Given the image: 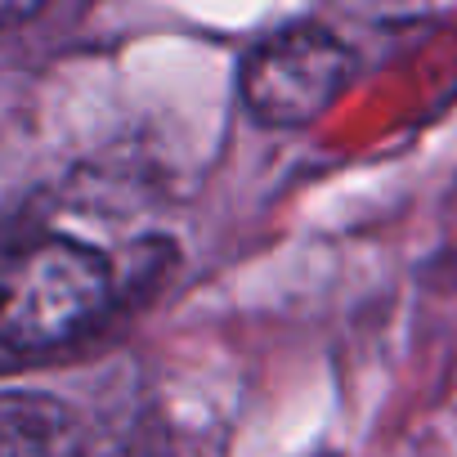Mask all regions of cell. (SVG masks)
Wrapping results in <instances>:
<instances>
[{"label":"cell","mask_w":457,"mask_h":457,"mask_svg":"<svg viewBox=\"0 0 457 457\" xmlns=\"http://www.w3.org/2000/svg\"><path fill=\"white\" fill-rule=\"evenodd\" d=\"M112 301L108 261L72 238H32L0 261V345L14 363L86 337Z\"/></svg>","instance_id":"6da1fadb"},{"label":"cell","mask_w":457,"mask_h":457,"mask_svg":"<svg viewBox=\"0 0 457 457\" xmlns=\"http://www.w3.org/2000/svg\"><path fill=\"white\" fill-rule=\"evenodd\" d=\"M354 77V50L319 28L292 23L265 41H256L238 68V99L256 126L296 130L328 112Z\"/></svg>","instance_id":"7a4b0ae2"},{"label":"cell","mask_w":457,"mask_h":457,"mask_svg":"<svg viewBox=\"0 0 457 457\" xmlns=\"http://www.w3.org/2000/svg\"><path fill=\"white\" fill-rule=\"evenodd\" d=\"M0 457H86L81 421L37 390H0Z\"/></svg>","instance_id":"3957f363"},{"label":"cell","mask_w":457,"mask_h":457,"mask_svg":"<svg viewBox=\"0 0 457 457\" xmlns=\"http://www.w3.org/2000/svg\"><path fill=\"white\" fill-rule=\"evenodd\" d=\"M32 14H37V5H0V28L23 23V19H32Z\"/></svg>","instance_id":"277c9868"},{"label":"cell","mask_w":457,"mask_h":457,"mask_svg":"<svg viewBox=\"0 0 457 457\" xmlns=\"http://www.w3.org/2000/svg\"><path fill=\"white\" fill-rule=\"evenodd\" d=\"M10 368H19V363L10 359V350H5V345H0V372H10Z\"/></svg>","instance_id":"5b68a950"}]
</instances>
